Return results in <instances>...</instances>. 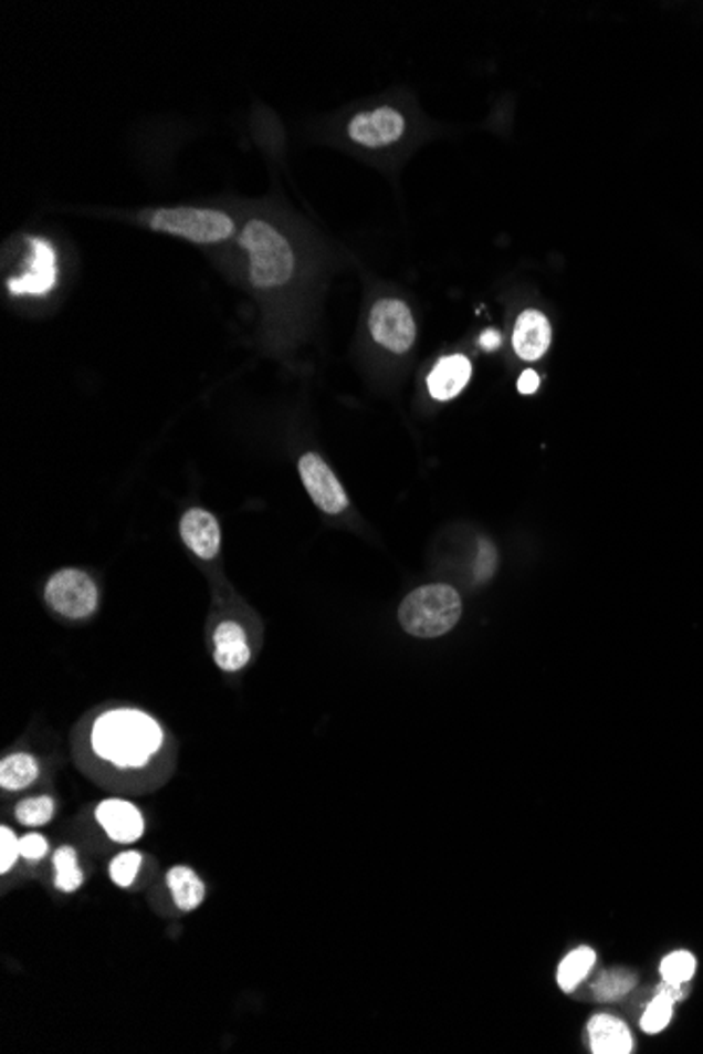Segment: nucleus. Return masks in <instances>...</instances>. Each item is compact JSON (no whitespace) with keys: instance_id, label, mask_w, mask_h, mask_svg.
Segmentation results:
<instances>
[{"instance_id":"f257e3e1","label":"nucleus","mask_w":703,"mask_h":1054,"mask_svg":"<svg viewBox=\"0 0 703 1054\" xmlns=\"http://www.w3.org/2000/svg\"><path fill=\"white\" fill-rule=\"evenodd\" d=\"M91 741L104 760L118 766H144L158 752L162 731L144 711L116 710L95 722Z\"/></svg>"},{"instance_id":"f03ea898","label":"nucleus","mask_w":703,"mask_h":1054,"mask_svg":"<svg viewBox=\"0 0 703 1054\" xmlns=\"http://www.w3.org/2000/svg\"><path fill=\"white\" fill-rule=\"evenodd\" d=\"M239 247L249 255V280L255 289H279L293 279L297 268L293 244L270 221L249 219L239 234Z\"/></svg>"},{"instance_id":"7ed1b4c3","label":"nucleus","mask_w":703,"mask_h":1054,"mask_svg":"<svg viewBox=\"0 0 703 1054\" xmlns=\"http://www.w3.org/2000/svg\"><path fill=\"white\" fill-rule=\"evenodd\" d=\"M462 617L460 594L444 583L423 585L411 592L398 608V619L416 638H439L449 634Z\"/></svg>"},{"instance_id":"20e7f679","label":"nucleus","mask_w":703,"mask_h":1054,"mask_svg":"<svg viewBox=\"0 0 703 1054\" xmlns=\"http://www.w3.org/2000/svg\"><path fill=\"white\" fill-rule=\"evenodd\" d=\"M150 230L183 238L195 244H218L232 238L237 223L234 219L220 209H202V207H174V209H156L148 219Z\"/></svg>"},{"instance_id":"39448f33","label":"nucleus","mask_w":703,"mask_h":1054,"mask_svg":"<svg viewBox=\"0 0 703 1054\" xmlns=\"http://www.w3.org/2000/svg\"><path fill=\"white\" fill-rule=\"evenodd\" d=\"M369 331L375 344L396 356L407 354L418 337V324L411 307L396 298H384L375 303L369 316Z\"/></svg>"},{"instance_id":"423d86ee","label":"nucleus","mask_w":703,"mask_h":1054,"mask_svg":"<svg viewBox=\"0 0 703 1054\" xmlns=\"http://www.w3.org/2000/svg\"><path fill=\"white\" fill-rule=\"evenodd\" d=\"M44 598L53 611L67 619L88 617L99 603L97 587L87 573L66 568L55 573L44 589Z\"/></svg>"},{"instance_id":"0eeeda50","label":"nucleus","mask_w":703,"mask_h":1054,"mask_svg":"<svg viewBox=\"0 0 703 1054\" xmlns=\"http://www.w3.org/2000/svg\"><path fill=\"white\" fill-rule=\"evenodd\" d=\"M57 282V258L55 249L41 238H30L28 242V258L23 263L22 272L13 279L7 280V289L11 295H46Z\"/></svg>"},{"instance_id":"6e6552de","label":"nucleus","mask_w":703,"mask_h":1054,"mask_svg":"<svg viewBox=\"0 0 703 1054\" xmlns=\"http://www.w3.org/2000/svg\"><path fill=\"white\" fill-rule=\"evenodd\" d=\"M405 131H407V121L392 106H379V108L358 112L348 123V137L352 142L369 150L392 146L396 142H400Z\"/></svg>"},{"instance_id":"1a4fd4ad","label":"nucleus","mask_w":703,"mask_h":1054,"mask_svg":"<svg viewBox=\"0 0 703 1054\" xmlns=\"http://www.w3.org/2000/svg\"><path fill=\"white\" fill-rule=\"evenodd\" d=\"M304 487L309 499L325 512V514H342L348 508V495L339 484L337 476L333 473L327 461L316 452H304L297 463Z\"/></svg>"},{"instance_id":"9d476101","label":"nucleus","mask_w":703,"mask_h":1054,"mask_svg":"<svg viewBox=\"0 0 703 1054\" xmlns=\"http://www.w3.org/2000/svg\"><path fill=\"white\" fill-rule=\"evenodd\" d=\"M179 533L198 559L213 560L220 554V524L211 512L200 508L186 512L179 522Z\"/></svg>"},{"instance_id":"9b49d317","label":"nucleus","mask_w":703,"mask_h":1054,"mask_svg":"<svg viewBox=\"0 0 703 1054\" xmlns=\"http://www.w3.org/2000/svg\"><path fill=\"white\" fill-rule=\"evenodd\" d=\"M549 344H552V326L546 314H542L539 310H525L518 316L512 333L514 352L523 361L533 363L548 352Z\"/></svg>"},{"instance_id":"f8f14e48","label":"nucleus","mask_w":703,"mask_h":1054,"mask_svg":"<svg viewBox=\"0 0 703 1054\" xmlns=\"http://www.w3.org/2000/svg\"><path fill=\"white\" fill-rule=\"evenodd\" d=\"M97 821L108 836L120 844H132L144 834V818L139 811L123 800H106L97 808Z\"/></svg>"},{"instance_id":"ddd939ff","label":"nucleus","mask_w":703,"mask_h":1054,"mask_svg":"<svg viewBox=\"0 0 703 1054\" xmlns=\"http://www.w3.org/2000/svg\"><path fill=\"white\" fill-rule=\"evenodd\" d=\"M470 377H472V363L465 356L462 354L444 356L428 375V389L432 398L444 403L460 396L462 389L468 386Z\"/></svg>"},{"instance_id":"4468645a","label":"nucleus","mask_w":703,"mask_h":1054,"mask_svg":"<svg viewBox=\"0 0 703 1054\" xmlns=\"http://www.w3.org/2000/svg\"><path fill=\"white\" fill-rule=\"evenodd\" d=\"M213 657L223 671H239L251 661V646L237 622H223L213 634Z\"/></svg>"},{"instance_id":"2eb2a0df","label":"nucleus","mask_w":703,"mask_h":1054,"mask_svg":"<svg viewBox=\"0 0 703 1054\" xmlns=\"http://www.w3.org/2000/svg\"><path fill=\"white\" fill-rule=\"evenodd\" d=\"M588 1037L594 1054H628L634 1048L632 1033L611 1014H596L588 1023Z\"/></svg>"},{"instance_id":"dca6fc26","label":"nucleus","mask_w":703,"mask_h":1054,"mask_svg":"<svg viewBox=\"0 0 703 1054\" xmlns=\"http://www.w3.org/2000/svg\"><path fill=\"white\" fill-rule=\"evenodd\" d=\"M167 884H169L176 905L181 911L197 909L198 905L202 904V899H204V884L200 883V878L190 867H183V865L174 867L167 876Z\"/></svg>"},{"instance_id":"f3484780","label":"nucleus","mask_w":703,"mask_h":1054,"mask_svg":"<svg viewBox=\"0 0 703 1054\" xmlns=\"http://www.w3.org/2000/svg\"><path fill=\"white\" fill-rule=\"evenodd\" d=\"M39 776V764L30 753H13L0 764V785L4 790H23Z\"/></svg>"},{"instance_id":"a211bd4d","label":"nucleus","mask_w":703,"mask_h":1054,"mask_svg":"<svg viewBox=\"0 0 703 1054\" xmlns=\"http://www.w3.org/2000/svg\"><path fill=\"white\" fill-rule=\"evenodd\" d=\"M594 962H596V953L590 947H579L571 951L558 967V985L563 991H573L579 983L581 979L592 970Z\"/></svg>"},{"instance_id":"6ab92c4d","label":"nucleus","mask_w":703,"mask_h":1054,"mask_svg":"<svg viewBox=\"0 0 703 1054\" xmlns=\"http://www.w3.org/2000/svg\"><path fill=\"white\" fill-rule=\"evenodd\" d=\"M55 865V886L64 893H74L83 884V872L78 869V857L74 848L64 846L53 857Z\"/></svg>"},{"instance_id":"aec40b11","label":"nucleus","mask_w":703,"mask_h":1054,"mask_svg":"<svg viewBox=\"0 0 703 1054\" xmlns=\"http://www.w3.org/2000/svg\"><path fill=\"white\" fill-rule=\"evenodd\" d=\"M637 977L628 970H611L605 972L596 983H594V993L598 1000H613L634 988Z\"/></svg>"},{"instance_id":"412c9836","label":"nucleus","mask_w":703,"mask_h":1054,"mask_svg":"<svg viewBox=\"0 0 703 1054\" xmlns=\"http://www.w3.org/2000/svg\"><path fill=\"white\" fill-rule=\"evenodd\" d=\"M15 817L25 827H41L53 818V800L41 796L23 800L15 808Z\"/></svg>"},{"instance_id":"4be33fe9","label":"nucleus","mask_w":703,"mask_h":1054,"mask_svg":"<svg viewBox=\"0 0 703 1054\" xmlns=\"http://www.w3.org/2000/svg\"><path fill=\"white\" fill-rule=\"evenodd\" d=\"M695 974V958L689 951H674L663 958L661 977L670 983H686Z\"/></svg>"},{"instance_id":"5701e85b","label":"nucleus","mask_w":703,"mask_h":1054,"mask_svg":"<svg viewBox=\"0 0 703 1054\" xmlns=\"http://www.w3.org/2000/svg\"><path fill=\"white\" fill-rule=\"evenodd\" d=\"M672 1006H674L672 998H668L665 993H658V998L649 1004V1009L642 1014L640 1027L647 1033H660L661 1030H665L670 1019H672Z\"/></svg>"},{"instance_id":"b1692460","label":"nucleus","mask_w":703,"mask_h":1054,"mask_svg":"<svg viewBox=\"0 0 703 1054\" xmlns=\"http://www.w3.org/2000/svg\"><path fill=\"white\" fill-rule=\"evenodd\" d=\"M141 865V857L137 853H123L111 863V876L114 883L123 888L132 886Z\"/></svg>"},{"instance_id":"393cba45","label":"nucleus","mask_w":703,"mask_h":1054,"mask_svg":"<svg viewBox=\"0 0 703 1054\" xmlns=\"http://www.w3.org/2000/svg\"><path fill=\"white\" fill-rule=\"evenodd\" d=\"M0 846H2L0 872L7 874L18 863V857L22 855V848H20V839L15 838V834L9 827L0 829Z\"/></svg>"},{"instance_id":"a878e982","label":"nucleus","mask_w":703,"mask_h":1054,"mask_svg":"<svg viewBox=\"0 0 703 1054\" xmlns=\"http://www.w3.org/2000/svg\"><path fill=\"white\" fill-rule=\"evenodd\" d=\"M495 568H497V552H495L493 543H491V541H481L479 559H476V566H474L476 580H479V582L491 580V575L495 573Z\"/></svg>"},{"instance_id":"bb28decb","label":"nucleus","mask_w":703,"mask_h":1054,"mask_svg":"<svg viewBox=\"0 0 703 1054\" xmlns=\"http://www.w3.org/2000/svg\"><path fill=\"white\" fill-rule=\"evenodd\" d=\"M20 848H22V857H25V859L41 860L49 850V844L39 834H28L25 838L20 839Z\"/></svg>"},{"instance_id":"cd10ccee","label":"nucleus","mask_w":703,"mask_h":1054,"mask_svg":"<svg viewBox=\"0 0 703 1054\" xmlns=\"http://www.w3.org/2000/svg\"><path fill=\"white\" fill-rule=\"evenodd\" d=\"M537 388H539V375L535 371H525L523 377L518 379V392L528 396V394L537 392Z\"/></svg>"},{"instance_id":"c85d7f7f","label":"nucleus","mask_w":703,"mask_h":1054,"mask_svg":"<svg viewBox=\"0 0 703 1054\" xmlns=\"http://www.w3.org/2000/svg\"><path fill=\"white\" fill-rule=\"evenodd\" d=\"M500 344H502V335H500L497 331H493V328H491V331H484L483 337H481V345H483L486 352L497 349Z\"/></svg>"}]
</instances>
